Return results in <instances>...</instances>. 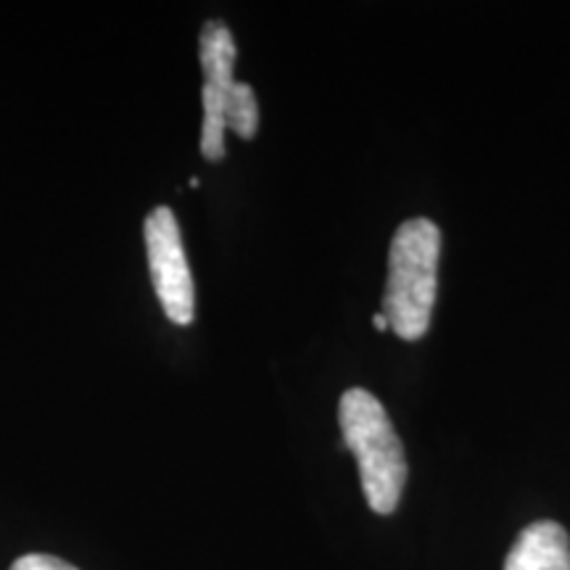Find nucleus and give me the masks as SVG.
<instances>
[{"instance_id":"7ed1b4c3","label":"nucleus","mask_w":570,"mask_h":570,"mask_svg":"<svg viewBox=\"0 0 570 570\" xmlns=\"http://www.w3.org/2000/svg\"><path fill=\"white\" fill-rule=\"evenodd\" d=\"M202 69H204V125L202 154L209 161L225 159V132L233 130L238 138L252 140L259 130V106L254 88L235 82V40L223 21H209L202 32Z\"/></svg>"},{"instance_id":"f257e3e1","label":"nucleus","mask_w":570,"mask_h":570,"mask_svg":"<svg viewBox=\"0 0 570 570\" xmlns=\"http://www.w3.org/2000/svg\"><path fill=\"white\" fill-rule=\"evenodd\" d=\"M441 230L425 217L396 227L389 248V277L383 315L402 341H417L431 325L439 291Z\"/></svg>"},{"instance_id":"39448f33","label":"nucleus","mask_w":570,"mask_h":570,"mask_svg":"<svg viewBox=\"0 0 570 570\" xmlns=\"http://www.w3.org/2000/svg\"><path fill=\"white\" fill-rule=\"evenodd\" d=\"M504 570H570V537L554 520H537L518 533Z\"/></svg>"},{"instance_id":"423d86ee","label":"nucleus","mask_w":570,"mask_h":570,"mask_svg":"<svg viewBox=\"0 0 570 570\" xmlns=\"http://www.w3.org/2000/svg\"><path fill=\"white\" fill-rule=\"evenodd\" d=\"M11 570H77L67 560L51 558V554H24L13 562Z\"/></svg>"},{"instance_id":"f03ea898","label":"nucleus","mask_w":570,"mask_h":570,"mask_svg":"<svg viewBox=\"0 0 570 570\" xmlns=\"http://www.w3.org/2000/svg\"><path fill=\"white\" fill-rule=\"evenodd\" d=\"M338 423L344 446L360 465L370 510L391 515L407 483V458L386 407L367 389H348L341 396Z\"/></svg>"},{"instance_id":"0eeeda50","label":"nucleus","mask_w":570,"mask_h":570,"mask_svg":"<svg viewBox=\"0 0 570 570\" xmlns=\"http://www.w3.org/2000/svg\"><path fill=\"white\" fill-rule=\"evenodd\" d=\"M373 325H375V331H377V333H383V331H391V325H389V317L383 315V312H377V315H373Z\"/></svg>"},{"instance_id":"20e7f679","label":"nucleus","mask_w":570,"mask_h":570,"mask_svg":"<svg viewBox=\"0 0 570 570\" xmlns=\"http://www.w3.org/2000/svg\"><path fill=\"white\" fill-rule=\"evenodd\" d=\"M142 233H146L154 291L164 315L175 325H190L196 317V291L175 212L169 206H156L142 223Z\"/></svg>"}]
</instances>
